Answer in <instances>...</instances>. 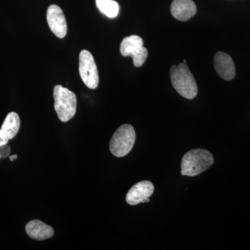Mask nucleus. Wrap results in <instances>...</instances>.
Returning <instances> with one entry per match:
<instances>
[{"instance_id":"1","label":"nucleus","mask_w":250,"mask_h":250,"mask_svg":"<svg viewBox=\"0 0 250 250\" xmlns=\"http://www.w3.org/2000/svg\"><path fill=\"white\" fill-rule=\"evenodd\" d=\"M214 159L207 149H195L189 151L182 158L181 174L194 177L205 172L213 165Z\"/></svg>"},{"instance_id":"2","label":"nucleus","mask_w":250,"mask_h":250,"mask_svg":"<svg viewBox=\"0 0 250 250\" xmlns=\"http://www.w3.org/2000/svg\"><path fill=\"white\" fill-rule=\"evenodd\" d=\"M170 79L172 86L179 95L189 100L197 96V83L187 64L184 62L171 67Z\"/></svg>"},{"instance_id":"3","label":"nucleus","mask_w":250,"mask_h":250,"mask_svg":"<svg viewBox=\"0 0 250 250\" xmlns=\"http://www.w3.org/2000/svg\"><path fill=\"white\" fill-rule=\"evenodd\" d=\"M54 109L63 123L71 120L77 111V98L71 90L57 85L54 88Z\"/></svg>"},{"instance_id":"4","label":"nucleus","mask_w":250,"mask_h":250,"mask_svg":"<svg viewBox=\"0 0 250 250\" xmlns=\"http://www.w3.org/2000/svg\"><path fill=\"white\" fill-rule=\"evenodd\" d=\"M136 141V131L131 125H121L115 131L110 141L109 149L113 155L123 157L129 154Z\"/></svg>"},{"instance_id":"5","label":"nucleus","mask_w":250,"mask_h":250,"mask_svg":"<svg viewBox=\"0 0 250 250\" xmlns=\"http://www.w3.org/2000/svg\"><path fill=\"white\" fill-rule=\"evenodd\" d=\"M120 50L123 57H131L137 67L142 66L147 58V49L143 47V39L139 36H130L123 39Z\"/></svg>"},{"instance_id":"6","label":"nucleus","mask_w":250,"mask_h":250,"mask_svg":"<svg viewBox=\"0 0 250 250\" xmlns=\"http://www.w3.org/2000/svg\"><path fill=\"white\" fill-rule=\"evenodd\" d=\"M79 62V71L82 80L90 89H95L99 84V75L93 55L88 50H82Z\"/></svg>"},{"instance_id":"7","label":"nucleus","mask_w":250,"mask_h":250,"mask_svg":"<svg viewBox=\"0 0 250 250\" xmlns=\"http://www.w3.org/2000/svg\"><path fill=\"white\" fill-rule=\"evenodd\" d=\"M47 21L54 35L63 39L67 34V22L62 9L57 5H50L47 9Z\"/></svg>"},{"instance_id":"8","label":"nucleus","mask_w":250,"mask_h":250,"mask_svg":"<svg viewBox=\"0 0 250 250\" xmlns=\"http://www.w3.org/2000/svg\"><path fill=\"white\" fill-rule=\"evenodd\" d=\"M154 187L149 181H142L131 188L126 195V202L130 205L149 202V197L154 192Z\"/></svg>"},{"instance_id":"9","label":"nucleus","mask_w":250,"mask_h":250,"mask_svg":"<svg viewBox=\"0 0 250 250\" xmlns=\"http://www.w3.org/2000/svg\"><path fill=\"white\" fill-rule=\"evenodd\" d=\"M213 62L215 71L221 78L227 81L234 78L236 75L234 62L229 55L222 52H217Z\"/></svg>"},{"instance_id":"10","label":"nucleus","mask_w":250,"mask_h":250,"mask_svg":"<svg viewBox=\"0 0 250 250\" xmlns=\"http://www.w3.org/2000/svg\"><path fill=\"white\" fill-rule=\"evenodd\" d=\"M21 126V120L18 113L11 112L5 118L0 129V146L7 144L10 140L17 135Z\"/></svg>"},{"instance_id":"11","label":"nucleus","mask_w":250,"mask_h":250,"mask_svg":"<svg viewBox=\"0 0 250 250\" xmlns=\"http://www.w3.org/2000/svg\"><path fill=\"white\" fill-rule=\"evenodd\" d=\"M170 12L175 19L186 22L195 16L197 8L192 0H174L171 4Z\"/></svg>"},{"instance_id":"12","label":"nucleus","mask_w":250,"mask_h":250,"mask_svg":"<svg viewBox=\"0 0 250 250\" xmlns=\"http://www.w3.org/2000/svg\"><path fill=\"white\" fill-rule=\"evenodd\" d=\"M26 232L31 238L37 241H43L53 236V228L43 222L33 220L26 225Z\"/></svg>"},{"instance_id":"13","label":"nucleus","mask_w":250,"mask_h":250,"mask_svg":"<svg viewBox=\"0 0 250 250\" xmlns=\"http://www.w3.org/2000/svg\"><path fill=\"white\" fill-rule=\"evenodd\" d=\"M98 9L108 18H116L119 13V5L113 0H96Z\"/></svg>"},{"instance_id":"14","label":"nucleus","mask_w":250,"mask_h":250,"mask_svg":"<svg viewBox=\"0 0 250 250\" xmlns=\"http://www.w3.org/2000/svg\"><path fill=\"white\" fill-rule=\"evenodd\" d=\"M10 152H11V148H10L8 143L4 145V146H0V156H1V158L7 157Z\"/></svg>"},{"instance_id":"15","label":"nucleus","mask_w":250,"mask_h":250,"mask_svg":"<svg viewBox=\"0 0 250 250\" xmlns=\"http://www.w3.org/2000/svg\"><path fill=\"white\" fill-rule=\"evenodd\" d=\"M9 159L11 161H14V160H16V159H18V156L17 155H12L9 156Z\"/></svg>"},{"instance_id":"16","label":"nucleus","mask_w":250,"mask_h":250,"mask_svg":"<svg viewBox=\"0 0 250 250\" xmlns=\"http://www.w3.org/2000/svg\"><path fill=\"white\" fill-rule=\"evenodd\" d=\"M0 158H1V156H0Z\"/></svg>"}]
</instances>
